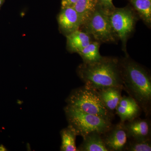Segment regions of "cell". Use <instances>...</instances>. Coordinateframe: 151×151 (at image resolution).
Masks as SVG:
<instances>
[{"label": "cell", "mask_w": 151, "mask_h": 151, "mask_svg": "<svg viewBox=\"0 0 151 151\" xmlns=\"http://www.w3.org/2000/svg\"><path fill=\"white\" fill-rule=\"evenodd\" d=\"M123 89L121 87L111 86L97 90L105 107L113 113L122 97Z\"/></svg>", "instance_id": "cell-11"}, {"label": "cell", "mask_w": 151, "mask_h": 151, "mask_svg": "<svg viewBox=\"0 0 151 151\" xmlns=\"http://www.w3.org/2000/svg\"><path fill=\"white\" fill-rule=\"evenodd\" d=\"M4 0H0V7L2 4L3 2H4Z\"/></svg>", "instance_id": "cell-22"}, {"label": "cell", "mask_w": 151, "mask_h": 151, "mask_svg": "<svg viewBox=\"0 0 151 151\" xmlns=\"http://www.w3.org/2000/svg\"><path fill=\"white\" fill-rule=\"evenodd\" d=\"M60 136L61 138L60 151H78L76 144L77 135L72 127L68 125L67 127L61 130Z\"/></svg>", "instance_id": "cell-17"}, {"label": "cell", "mask_w": 151, "mask_h": 151, "mask_svg": "<svg viewBox=\"0 0 151 151\" xmlns=\"http://www.w3.org/2000/svg\"><path fill=\"white\" fill-rule=\"evenodd\" d=\"M100 42L97 41H92L84 47L78 54L81 57L84 63H91L96 62L101 59L99 51Z\"/></svg>", "instance_id": "cell-16"}, {"label": "cell", "mask_w": 151, "mask_h": 151, "mask_svg": "<svg viewBox=\"0 0 151 151\" xmlns=\"http://www.w3.org/2000/svg\"><path fill=\"white\" fill-rule=\"evenodd\" d=\"M97 0H78L73 7L81 19V26L97 9Z\"/></svg>", "instance_id": "cell-15"}, {"label": "cell", "mask_w": 151, "mask_h": 151, "mask_svg": "<svg viewBox=\"0 0 151 151\" xmlns=\"http://www.w3.org/2000/svg\"><path fill=\"white\" fill-rule=\"evenodd\" d=\"M83 138V142L77 148L78 151H108L103 143L101 133L91 132Z\"/></svg>", "instance_id": "cell-13"}, {"label": "cell", "mask_w": 151, "mask_h": 151, "mask_svg": "<svg viewBox=\"0 0 151 151\" xmlns=\"http://www.w3.org/2000/svg\"><path fill=\"white\" fill-rule=\"evenodd\" d=\"M102 138L108 151H124L128 140L127 133L123 123L112 127L102 134Z\"/></svg>", "instance_id": "cell-7"}, {"label": "cell", "mask_w": 151, "mask_h": 151, "mask_svg": "<svg viewBox=\"0 0 151 151\" xmlns=\"http://www.w3.org/2000/svg\"><path fill=\"white\" fill-rule=\"evenodd\" d=\"M116 110L122 123L139 117L142 112L134 99L130 96H122Z\"/></svg>", "instance_id": "cell-10"}, {"label": "cell", "mask_w": 151, "mask_h": 151, "mask_svg": "<svg viewBox=\"0 0 151 151\" xmlns=\"http://www.w3.org/2000/svg\"><path fill=\"white\" fill-rule=\"evenodd\" d=\"M97 8L108 15H110L116 8L112 0H97Z\"/></svg>", "instance_id": "cell-19"}, {"label": "cell", "mask_w": 151, "mask_h": 151, "mask_svg": "<svg viewBox=\"0 0 151 151\" xmlns=\"http://www.w3.org/2000/svg\"><path fill=\"white\" fill-rule=\"evenodd\" d=\"M68 106L112 122L114 114L105 107L97 90L84 85L73 89L66 100Z\"/></svg>", "instance_id": "cell-3"}, {"label": "cell", "mask_w": 151, "mask_h": 151, "mask_svg": "<svg viewBox=\"0 0 151 151\" xmlns=\"http://www.w3.org/2000/svg\"><path fill=\"white\" fill-rule=\"evenodd\" d=\"M138 16L149 28L151 26V0H128Z\"/></svg>", "instance_id": "cell-14"}, {"label": "cell", "mask_w": 151, "mask_h": 151, "mask_svg": "<svg viewBox=\"0 0 151 151\" xmlns=\"http://www.w3.org/2000/svg\"><path fill=\"white\" fill-rule=\"evenodd\" d=\"M124 151H150L151 139H128Z\"/></svg>", "instance_id": "cell-18"}, {"label": "cell", "mask_w": 151, "mask_h": 151, "mask_svg": "<svg viewBox=\"0 0 151 151\" xmlns=\"http://www.w3.org/2000/svg\"><path fill=\"white\" fill-rule=\"evenodd\" d=\"M5 148L3 146H0V151H6Z\"/></svg>", "instance_id": "cell-21"}, {"label": "cell", "mask_w": 151, "mask_h": 151, "mask_svg": "<svg viewBox=\"0 0 151 151\" xmlns=\"http://www.w3.org/2000/svg\"><path fill=\"white\" fill-rule=\"evenodd\" d=\"M124 90L138 103L146 117L151 112V76L146 68L129 55L119 59Z\"/></svg>", "instance_id": "cell-1"}, {"label": "cell", "mask_w": 151, "mask_h": 151, "mask_svg": "<svg viewBox=\"0 0 151 151\" xmlns=\"http://www.w3.org/2000/svg\"><path fill=\"white\" fill-rule=\"evenodd\" d=\"M78 77L86 86L98 90L111 86L121 87L124 90L119 59L103 57L98 61L83 63L77 69Z\"/></svg>", "instance_id": "cell-2"}, {"label": "cell", "mask_w": 151, "mask_h": 151, "mask_svg": "<svg viewBox=\"0 0 151 151\" xmlns=\"http://www.w3.org/2000/svg\"><path fill=\"white\" fill-rule=\"evenodd\" d=\"M128 139H151V122L149 119L139 117L123 123Z\"/></svg>", "instance_id": "cell-8"}, {"label": "cell", "mask_w": 151, "mask_h": 151, "mask_svg": "<svg viewBox=\"0 0 151 151\" xmlns=\"http://www.w3.org/2000/svg\"><path fill=\"white\" fill-rule=\"evenodd\" d=\"M78 0H62L61 8L66 7H73Z\"/></svg>", "instance_id": "cell-20"}, {"label": "cell", "mask_w": 151, "mask_h": 151, "mask_svg": "<svg viewBox=\"0 0 151 151\" xmlns=\"http://www.w3.org/2000/svg\"><path fill=\"white\" fill-rule=\"evenodd\" d=\"M138 15L133 8L129 6L124 8H115L109 15L111 27L118 39L122 42V50L126 55L127 42L134 30Z\"/></svg>", "instance_id": "cell-5"}, {"label": "cell", "mask_w": 151, "mask_h": 151, "mask_svg": "<svg viewBox=\"0 0 151 151\" xmlns=\"http://www.w3.org/2000/svg\"><path fill=\"white\" fill-rule=\"evenodd\" d=\"M60 31L65 36L80 29L81 19L73 7L61 8L58 17Z\"/></svg>", "instance_id": "cell-9"}, {"label": "cell", "mask_w": 151, "mask_h": 151, "mask_svg": "<svg viewBox=\"0 0 151 151\" xmlns=\"http://www.w3.org/2000/svg\"><path fill=\"white\" fill-rule=\"evenodd\" d=\"M64 111L68 126L72 127L77 136L82 137L93 132L103 134L109 129L113 124L110 120L85 113L66 105Z\"/></svg>", "instance_id": "cell-4"}, {"label": "cell", "mask_w": 151, "mask_h": 151, "mask_svg": "<svg viewBox=\"0 0 151 151\" xmlns=\"http://www.w3.org/2000/svg\"><path fill=\"white\" fill-rule=\"evenodd\" d=\"M79 29L100 42L113 43L118 40L111 27L109 15L97 8Z\"/></svg>", "instance_id": "cell-6"}, {"label": "cell", "mask_w": 151, "mask_h": 151, "mask_svg": "<svg viewBox=\"0 0 151 151\" xmlns=\"http://www.w3.org/2000/svg\"><path fill=\"white\" fill-rule=\"evenodd\" d=\"M67 47L70 52L78 53L92 41L91 36L80 29L66 36Z\"/></svg>", "instance_id": "cell-12"}]
</instances>
